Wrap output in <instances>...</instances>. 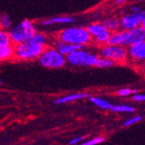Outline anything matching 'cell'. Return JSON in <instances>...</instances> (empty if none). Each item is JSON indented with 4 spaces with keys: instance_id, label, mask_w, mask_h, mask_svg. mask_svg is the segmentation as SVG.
<instances>
[{
    "instance_id": "obj_23",
    "label": "cell",
    "mask_w": 145,
    "mask_h": 145,
    "mask_svg": "<svg viewBox=\"0 0 145 145\" xmlns=\"http://www.w3.org/2000/svg\"><path fill=\"white\" fill-rule=\"evenodd\" d=\"M142 120V116L141 115H137V116H131L126 121H124L123 123V126L124 127H129V126H132L139 122H141Z\"/></svg>"
},
{
    "instance_id": "obj_31",
    "label": "cell",
    "mask_w": 145,
    "mask_h": 145,
    "mask_svg": "<svg viewBox=\"0 0 145 145\" xmlns=\"http://www.w3.org/2000/svg\"><path fill=\"white\" fill-rule=\"evenodd\" d=\"M3 84V82H2V80H0V86H1Z\"/></svg>"
},
{
    "instance_id": "obj_20",
    "label": "cell",
    "mask_w": 145,
    "mask_h": 145,
    "mask_svg": "<svg viewBox=\"0 0 145 145\" xmlns=\"http://www.w3.org/2000/svg\"><path fill=\"white\" fill-rule=\"evenodd\" d=\"M116 63L112 61L111 59L106 58V57H99L98 62H97V67L101 68V69H108V68H111L113 66H115Z\"/></svg>"
},
{
    "instance_id": "obj_6",
    "label": "cell",
    "mask_w": 145,
    "mask_h": 145,
    "mask_svg": "<svg viewBox=\"0 0 145 145\" xmlns=\"http://www.w3.org/2000/svg\"><path fill=\"white\" fill-rule=\"evenodd\" d=\"M44 49L45 46L34 42L31 39H29L26 42L14 45V59H17L18 61L37 60Z\"/></svg>"
},
{
    "instance_id": "obj_30",
    "label": "cell",
    "mask_w": 145,
    "mask_h": 145,
    "mask_svg": "<svg viewBox=\"0 0 145 145\" xmlns=\"http://www.w3.org/2000/svg\"><path fill=\"white\" fill-rule=\"evenodd\" d=\"M141 26H142V27L145 29V18L142 19V23H141Z\"/></svg>"
},
{
    "instance_id": "obj_12",
    "label": "cell",
    "mask_w": 145,
    "mask_h": 145,
    "mask_svg": "<svg viewBox=\"0 0 145 145\" xmlns=\"http://www.w3.org/2000/svg\"><path fill=\"white\" fill-rule=\"evenodd\" d=\"M53 45L56 49H57L63 55H64L65 57L68 56L69 54L72 53L73 51L81 49V48H86V47H82L79 45H75V44H67V43H63L58 39H55L53 41Z\"/></svg>"
},
{
    "instance_id": "obj_32",
    "label": "cell",
    "mask_w": 145,
    "mask_h": 145,
    "mask_svg": "<svg viewBox=\"0 0 145 145\" xmlns=\"http://www.w3.org/2000/svg\"><path fill=\"white\" fill-rule=\"evenodd\" d=\"M1 128H2V125H1V124H0V129H1Z\"/></svg>"
},
{
    "instance_id": "obj_25",
    "label": "cell",
    "mask_w": 145,
    "mask_h": 145,
    "mask_svg": "<svg viewBox=\"0 0 145 145\" xmlns=\"http://www.w3.org/2000/svg\"><path fill=\"white\" fill-rule=\"evenodd\" d=\"M132 100L137 103L145 102V93H139V92H137L136 94L132 95Z\"/></svg>"
},
{
    "instance_id": "obj_24",
    "label": "cell",
    "mask_w": 145,
    "mask_h": 145,
    "mask_svg": "<svg viewBox=\"0 0 145 145\" xmlns=\"http://www.w3.org/2000/svg\"><path fill=\"white\" fill-rule=\"evenodd\" d=\"M105 141V138L103 137H94V138H91L86 142H80L77 145H97V144H100L102 142H103Z\"/></svg>"
},
{
    "instance_id": "obj_10",
    "label": "cell",
    "mask_w": 145,
    "mask_h": 145,
    "mask_svg": "<svg viewBox=\"0 0 145 145\" xmlns=\"http://www.w3.org/2000/svg\"><path fill=\"white\" fill-rule=\"evenodd\" d=\"M145 18V10H141L137 13L128 12L124 13L120 18V29L121 30H131L141 25L142 19Z\"/></svg>"
},
{
    "instance_id": "obj_15",
    "label": "cell",
    "mask_w": 145,
    "mask_h": 145,
    "mask_svg": "<svg viewBox=\"0 0 145 145\" xmlns=\"http://www.w3.org/2000/svg\"><path fill=\"white\" fill-rule=\"evenodd\" d=\"M102 23L111 33L116 31H119L120 29V18L116 16H111L104 18Z\"/></svg>"
},
{
    "instance_id": "obj_5",
    "label": "cell",
    "mask_w": 145,
    "mask_h": 145,
    "mask_svg": "<svg viewBox=\"0 0 145 145\" xmlns=\"http://www.w3.org/2000/svg\"><path fill=\"white\" fill-rule=\"evenodd\" d=\"M37 60L41 66L50 70L61 69L67 64L66 57L53 45L46 46Z\"/></svg>"
},
{
    "instance_id": "obj_13",
    "label": "cell",
    "mask_w": 145,
    "mask_h": 145,
    "mask_svg": "<svg viewBox=\"0 0 145 145\" xmlns=\"http://www.w3.org/2000/svg\"><path fill=\"white\" fill-rule=\"evenodd\" d=\"M89 93H72V94H69L63 97H60L58 98H57L55 100V103L61 105V104H64V103H71L74 101H77V100H82V99H85V98H89Z\"/></svg>"
},
{
    "instance_id": "obj_8",
    "label": "cell",
    "mask_w": 145,
    "mask_h": 145,
    "mask_svg": "<svg viewBox=\"0 0 145 145\" xmlns=\"http://www.w3.org/2000/svg\"><path fill=\"white\" fill-rule=\"evenodd\" d=\"M86 28L90 35L92 44L97 48L108 44L111 32L105 27L102 22L91 23Z\"/></svg>"
},
{
    "instance_id": "obj_16",
    "label": "cell",
    "mask_w": 145,
    "mask_h": 145,
    "mask_svg": "<svg viewBox=\"0 0 145 145\" xmlns=\"http://www.w3.org/2000/svg\"><path fill=\"white\" fill-rule=\"evenodd\" d=\"M89 100L90 103H92L96 107L99 108L100 110H110L112 107V103L105 98L100 97H96V96H92L89 97Z\"/></svg>"
},
{
    "instance_id": "obj_11",
    "label": "cell",
    "mask_w": 145,
    "mask_h": 145,
    "mask_svg": "<svg viewBox=\"0 0 145 145\" xmlns=\"http://www.w3.org/2000/svg\"><path fill=\"white\" fill-rule=\"evenodd\" d=\"M74 22H75V18L71 16H57L40 21V25L47 27V26L57 25V24H73Z\"/></svg>"
},
{
    "instance_id": "obj_21",
    "label": "cell",
    "mask_w": 145,
    "mask_h": 145,
    "mask_svg": "<svg viewBox=\"0 0 145 145\" xmlns=\"http://www.w3.org/2000/svg\"><path fill=\"white\" fill-rule=\"evenodd\" d=\"M12 44L8 31L0 29V47Z\"/></svg>"
},
{
    "instance_id": "obj_28",
    "label": "cell",
    "mask_w": 145,
    "mask_h": 145,
    "mask_svg": "<svg viewBox=\"0 0 145 145\" xmlns=\"http://www.w3.org/2000/svg\"><path fill=\"white\" fill-rule=\"evenodd\" d=\"M137 70L145 76V62H143V63L140 65V66L137 68Z\"/></svg>"
},
{
    "instance_id": "obj_19",
    "label": "cell",
    "mask_w": 145,
    "mask_h": 145,
    "mask_svg": "<svg viewBox=\"0 0 145 145\" xmlns=\"http://www.w3.org/2000/svg\"><path fill=\"white\" fill-rule=\"evenodd\" d=\"M12 18L8 14L0 15V29L9 31L12 27Z\"/></svg>"
},
{
    "instance_id": "obj_18",
    "label": "cell",
    "mask_w": 145,
    "mask_h": 145,
    "mask_svg": "<svg viewBox=\"0 0 145 145\" xmlns=\"http://www.w3.org/2000/svg\"><path fill=\"white\" fill-rule=\"evenodd\" d=\"M31 40H33L34 42L42 44L44 46H48L49 44V37L46 33L44 32H40V31H37L32 37H31Z\"/></svg>"
},
{
    "instance_id": "obj_4",
    "label": "cell",
    "mask_w": 145,
    "mask_h": 145,
    "mask_svg": "<svg viewBox=\"0 0 145 145\" xmlns=\"http://www.w3.org/2000/svg\"><path fill=\"white\" fill-rule=\"evenodd\" d=\"M37 31V30L35 23L30 19L22 20L19 24L12 26L8 31L13 45L28 41Z\"/></svg>"
},
{
    "instance_id": "obj_1",
    "label": "cell",
    "mask_w": 145,
    "mask_h": 145,
    "mask_svg": "<svg viewBox=\"0 0 145 145\" xmlns=\"http://www.w3.org/2000/svg\"><path fill=\"white\" fill-rule=\"evenodd\" d=\"M56 38L63 43L82 47L92 45L91 37L87 28L82 26H70L64 28L57 33Z\"/></svg>"
},
{
    "instance_id": "obj_29",
    "label": "cell",
    "mask_w": 145,
    "mask_h": 145,
    "mask_svg": "<svg viewBox=\"0 0 145 145\" xmlns=\"http://www.w3.org/2000/svg\"><path fill=\"white\" fill-rule=\"evenodd\" d=\"M128 1H129V0H116V5H123L124 4H126Z\"/></svg>"
},
{
    "instance_id": "obj_7",
    "label": "cell",
    "mask_w": 145,
    "mask_h": 145,
    "mask_svg": "<svg viewBox=\"0 0 145 145\" xmlns=\"http://www.w3.org/2000/svg\"><path fill=\"white\" fill-rule=\"evenodd\" d=\"M97 53L101 57H106L116 64L128 63V48L122 45L106 44L97 47Z\"/></svg>"
},
{
    "instance_id": "obj_14",
    "label": "cell",
    "mask_w": 145,
    "mask_h": 145,
    "mask_svg": "<svg viewBox=\"0 0 145 145\" xmlns=\"http://www.w3.org/2000/svg\"><path fill=\"white\" fill-rule=\"evenodd\" d=\"M14 57H15V50L13 44H9V45L0 47V63L14 59Z\"/></svg>"
},
{
    "instance_id": "obj_26",
    "label": "cell",
    "mask_w": 145,
    "mask_h": 145,
    "mask_svg": "<svg viewBox=\"0 0 145 145\" xmlns=\"http://www.w3.org/2000/svg\"><path fill=\"white\" fill-rule=\"evenodd\" d=\"M84 140V137H75L73 139H71L70 142H69V145H77L80 142H82V141Z\"/></svg>"
},
{
    "instance_id": "obj_17",
    "label": "cell",
    "mask_w": 145,
    "mask_h": 145,
    "mask_svg": "<svg viewBox=\"0 0 145 145\" xmlns=\"http://www.w3.org/2000/svg\"><path fill=\"white\" fill-rule=\"evenodd\" d=\"M110 110L114 113H128L132 114L136 111V108L132 105L121 103V104H113Z\"/></svg>"
},
{
    "instance_id": "obj_2",
    "label": "cell",
    "mask_w": 145,
    "mask_h": 145,
    "mask_svg": "<svg viewBox=\"0 0 145 145\" xmlns=\"http://www.w3.org/2000/svg\"><path fill=\"white\" fill-rule=\"evenodd\" d=\"M143 40H145V29L140 25L131 30H119L112 32L108 44L122 45L128 48L131 44L139 43Z\"/></svg>"
},
{
    "instance_id": "obj_22",
    "label": "cell",
    "mask_w": 145,
    "mask_h": 145,
    "mask_svg": "<svg viewBox=\"0 0 145 145\" xmlns=\"http://www.w3.org/2000/svg\"><path fill=\"white\" fill-rule=\"evenodd\" d=\"M137 92H138L137 89H132L130 88H122L116 91V95L121 97H127L131 95L136 94Z\"/></svg>"
},
{
    "instance_id": "obj_9",
    "label": "cell",
    "mask_w": 145,
    "mask_h": 145,
    "mask_svg": "<svg viewBox=\"0 0 145 145\" xmlns=\"http://www.w3.org/2000/svg\"><path fill=\"white\" fill-rule=\"evenodd\" d=\"M145 62V40L128 47V63L137 69Z\"/></svg>"
},
{
    "instance_id": "obj_3",
    "label": "cell",
    "mask_w": 145,
    "mask_h": 145,
    "mask_svg": "<svg viewBox=\"0 0 145 145\" xmlns=\"http://www.w3.org/2000/svg\"><path fill=\"white\" fill-rule=\"evenodd\" d=\"M99 59L97 52L86 50V48L78 49L66 56L67 63L71 66L77 68L97 67Z\"/></svg>"
},
{
    "instance_id": "obj_27",
    "label": "cell",
    "mask_w": 145,
    "mask_h": 145,
    "mask_svg": "<svg viewBox=\"0 0 145 145\" xmlns=\"http://www.w3.org/2000/svg\"><path fill=\"white\" fill-rule=\"evenodd\" d=\"M142 9H141V7L139 6V5H132L130 7V9H129V11L130 12H132V13H137L139 10H141Z\"/></svg>"
}]
</instances>
